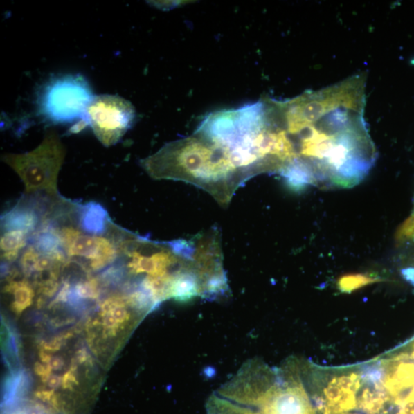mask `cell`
<instances>
[{
  "label": "cell",
  "instance_id": "6da1fadb",
  "mask_svg": "<svg viewBox=\"0 0 414 414\" xmlns=\"http://www.w3.org/2000/svg\"><path fill=\"white\" fill-rule=\"evenodd\" d=\"M366 78L357 75L296 98H267L284 145L291 188H350L365 178L377 150L365 118Z\"/></svg>",
  "mask_w": 414,
  "mask_h": 414
},
{
  "label": "cell",
  "instance_id": "7a4b0ae2",
  "mask_svg": "<svg viewBox=\"0 0 414 414\" xmlns=\"http://www.w3.org/2000/svg\"><path fill=\"white\" fill-rule=\"evenodd\" d=\"M217 393L262 414H317L296 359L278 369L251 359Z\"/></svg>",
  "mask_w": 414,
  "mask_h": 414
},
{
  "label": "cell",
  "instance_id": "3957f363",
  "mask_svg": "<svg viewBox=\"0 0 414 414\" xmlns=\"http://www.w3.org/2000/svg\"><path fill=\"white\" fill-rule=\"evenodd\" d=\"M95 96L83 75L68 74L51 78L39 92L38 112L53 125L76 123L71 132L84 129L88 107Z\"/></svg>",
  "mask_w": 414,
  "mask_h": 414
},
{
  "label": "cell",
  "instance_id": "277c9868",
  "mask_svg": "<svg viewBox=\"0 0 414 414\" xmlns=\"http://www.w3.org/2000/svg\"><path fill=\"white\" fill-rule=\"evenodd\" d=\"M66 149L55 130H48L41 144L22 154H7L3 161L15 170L25 184L28 195L42 191L57 196V181Z\"/></svg>",
  "mask_w": 414,
  "mask_h": 414
},
{
  "label": "cell",
  "instance_id": "5b68a950",
  "mask_svg": "<svg viewBox=\"0 0 414 414\" xmlns=\"http://www.w3.org/2000/svg\"><path fill=\"white\" fill-rule=\"evenodd\" d=\"M136 116L134 105L118 96H95L89 104L85 125L105 147L115 145L132 127Z\"/></svg>",
  "mask_w": 414,
  "mask_h": 414
},
{
  "label": "cell",
  "instance_id": "8992f818",
  "mask_svg": "<svg viewBox=\"0 0 414 414\" xmlns=\"http://www.w3.org/2000/svg\"><path fill=\"white\" fill-rule=\"evenodd\" d=\"M381 382L392 414H414V360L406 352L391 354L384 362Z\"/></svg>",
  "mask_w": 414,
  "mask_h": 414
},
{
  "label": "cell",
  "instance_id": "52a82bcc",
  "mask_svg": "<svg viewBox=\"0 0 414 414\" xmlns=\"http://www.w3.org/2000/svg\"><path fill=\"white\" fill-rule=\"evenodd\" d=\"M60 235L68 255L89 260L92 269H102L116 259L117 249L108 239L82 234L73 226L62 228Z\"/></svg>",
  "mask_w": 414,
  "mask_h": 414
},
{
  "label": "cell",
  "instance_id": "ba28073f",
  "mask_svg": "<svg viewBox=\"0 0 414 414\" xmlns=\"http://www.w3.org/2000/svg\"><path fill=\"white\" fill-rule=\"evenodd\" d=\"M45 209L40 199L24 198L1 217L2 230L5 232L23 231L33 233L40 227L41 215Z\"/></svg>",
  "mask_w": 414,
  "mask_h": 414
},
{
  "label": "cell",
  "instance_id": "9c48e42d",
  "mask_svg": "<svg viewBox=\"0 0 414 414\" xmlns=\"http://www.w3.org/2000/svg\"><path fill=\"white\" fill-rule=\"evenodd\" d=\"M78 223L81 230L91 235H102L108 230L109 213L96 202H89L78 208Z\"/></svg>",
  "mask_w": 414,
  "mask_h": 414
},
{
  "label": "cell",
  "instance_id": "30bf717a",
  "mask_svg": "<svg viewBox=\"0 0 414 414\" xmlns=\"http://www.w3.org/2000/svg\"><path fill=\"white\" fill-rule=\"evenodd\" d=\"M206 414H262L249 406L241 405L213 393L206 403Z\"/></svg>",
  "mask_w": 414,
  "mask_h": 414
},
{
  "label": "cell",
  "instance_id": "8fae6325",
  "mask_svg": "<svg viewBox=\"0 0 414 414\" xmlns=\"http://www.w3.org/2000/svg\"><path fill=\"white\" fill-rule=\"evenodd\" d=\"M28 233L23 231L5 232L1 237V251L3 259L15 261L19 253L28 244Z\"/></svg>",
  "mask_w": 414,
  "mask_h": 414
},
{
  "label": "cell",
  "instance_id": "7c38bea8",
  "mask_svg": "<svg viewBox=\"0 0 414 414\" xmlns=\"http://www.w3.org/2000/svg\"><path fill=\"white\" fill-rule=\"evenodd\" d=\"M381 281V278L368 274H348L339 278L337 287L343 294H352L354 291Z\"/></svg>",
  "mask_w": 414,
  "mask_h": 414
},
{
  "label": "cell",
  "instance_id": "4fadbf2b",
  "mask_svg": "<svg viewBox=\"0 0 414 414\" xmlns=\"http://www.w3.org/2000/svg\"><path fill=\"white\" fill-rule=\"evenodd\" d=\"M5 290L14 295L15 302L12 304V308L16 312H23L33 303L34 291L24 282H12L7 285Z\"/></svg>",
  "mask_w": 414,
  "mask_h": 414
},
{
  "label": "cell",
  "instance_id": "5bb4252c",
  "mask_svg": "<svg viewBox=\"0 0 414 414\" xmlns=\"http://www.w3.org/2000/svg\"><path fill=\"white\" fill-rule=\"evenodd\" d=\"M395 239L398 246L414 245V211L398 228Z\"/></svg>",
  "mask_w": 414,
  "mask_h": 414
},
{
  "label": "cell",
  "instance_id": "9a60e30c",
  "mask_svg": "<svg viewBox=\"0 0 414 414\" xmlns=\"http://www.w3.org/2000/svg\"><path fill=\"white\" fill-rule=\"evenodd\" d=\"M41 253L35 249L33 246H30L26 249L21 258V267L24 272L27 275H30L35 272V267L40 258Z\"/></svg>",
  "mask_w": 414,
  "mask_h": 414
},
{
  "label": "cell",
  "instance_id": "2e32d148",
  "mask_svg": "<svg viewBox=\"0 0 414 414\" xmlns=\"http://www.w3.org/2000/svg\"><path fill=\"white\" fill-rule=\"evenodd\" d=\"M75 290L76 295L82 298H96L98 296V284L95 280L78 282Z\"/></svg>",
  "mask_w": 414,
  "mask_h": 414
},
{
  "label": "cell",
  "instance_id": "e0dca14e",
  "mask_svg": "<svg viewBox=\"0 0 414 414\" xmlns=\"http://www.w3.org/2000/svg\"><path fill=\"white\" fill-rule=\"evenodd\" d=\"M111 313L112 314V316L117 320L118 323H124L125 322L126 319L129 317V315H128V313L125 309L124 303L117 306L116 308Z\"/></svg>",
  "mask_w": 414,
  "mask_h": 414
},
{
  "label": "cell",
  "instance_id": "ac0fdd59",
  "mask_svg": "<svg viewBox=\"0 0 414 414\" xmlns=\"http://www.w3.org/2000/svg\"><path fill=\"white\" fill-rule=\"evenodd\" d=\"M76 384H78V381H76L75 375L71 373V370L64 375L63 379L62 380V385L64 389L73 390Z\"/></svg>",
  "mask_w": 414,
  "mask_h": 414
},
{
  "label": "cell",
  "instance_id": "d6986e66",
  "mask_svg": "<svg viewBox=\"0 0 414 414\" xmlns=\"http://www.w3.org/2000/svg\"><path fill=\"white\" fill-rule=\"evenodd\" d=\"M52 368H50V366L48 368H46L41 365V363H35V373H37L41 377L42 381L44 382H47L49 379L50 370Z\"/></svg>",
  "mask_w": 414,
  "mask_h": 414
},
{
  "label": "cell",
  "instance_id": "ffe728a7",
  "mask_svg": "<svg viewBox=\"0 0 414 414\" xmlns=\"http://www.w3.org/2000/svg\"><path fill=\"white\" fill-rule=\"evenodd\" d=\"M48 382V386L50 388H52L54 390L56 388H58L60 385L62 384L61 378L58 376H53L49 378Z\"/></svg>",
  "mask_w": 414,
  "mask_h": 414
},
{
  "label": "cell",
  "instance_id": "44dd1931",
  "mask_svg": "<svg viewBox=\"0 0 414 414\" xmlns=\"http://www.w3.org/2000/svg\"><path fill=\"white\" fill-rule=\"evenodd\" d=\"M117 320L112 316L111 313L106 314L104 324L107 327H115L117 325Z\"/></svg>",
  "mask_w": 414,
  "mask_h": 414
},
{
  "label": "cell",
  "instance_id": "7402d4cb",
  "mask_svg": "<svg viewBox=\"0 0 414 414\" xmlns=\"http://www.w3.org/2000/svg\"><path fill=\"white\" fill-rule=\"evenodd\" d=\"M64 365L63 360L60 358H53L51 359V361L49 363V366L53 370H60L62 368Z\"/></svg>",
  "mask_w": 414,
  "mask_h": 414
},
{
  "label": "cell",
  "instance_id": "603a6c76",
  "mask_svg": "<svg viewBox=\"0 0 414 414\" xmlns=\"http://www.w3.org/2000/svg\"><path fill=\"white\" fill-rule=\"evenodd\" d=\"M87 353H85L84 351H81L78 353L77 359L80 363L84 362L85 361V359H87Z\"/></svg>",
  "mask_w": 414,
  "mask_h": 414
},
{
  "label": "cell",
  "instance_id": "cb8c5ba5",
  "mask_svg": "<svg viewBox=\"0 0 414 414\" xmlns=\"http://www.w3.org/2000/svg\"><path fill=\"white\" fill-rule=\"evenodd\" d=\"M40 358L42 362L46 363H48V365H49L50 361H51V358H50V356L45 354L44 352H41L40 354Z\"/></svg>",
  "mask_w": 414,
  "mask_h": 414
}]
</instances>
